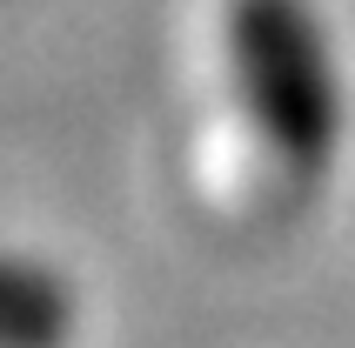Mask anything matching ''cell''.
Wrapping results in <instances>:
<instances>
[{"instance_id": "cell-1", "label": "cell", "mask_w": 355, "mask_h": 348, "mask_svg": "<svg viewBox=\"0 0 355 348\" xmlns=\"http://www.w3.org/2000/svg\"><path fill=\"white\" fill-rule=\"evenodd\" d=\"M228 74L282 194L315 188L342 141V74L309 0H228Z\"/></svg>"}, {"instance_id": "cell-2", "label": "cell", "mask_w": 355, "mask_h": 348, "mask_svg": "<svg viewBox=\"0 0 355 348\" xmlns=\"http://www.w3.org/2000/svg\"><path fill=\"white\" fill-rule=\"evenodd\" d=\"M74 288L27 254H0V348H67Z\"/></svg>"}]
</instances>
